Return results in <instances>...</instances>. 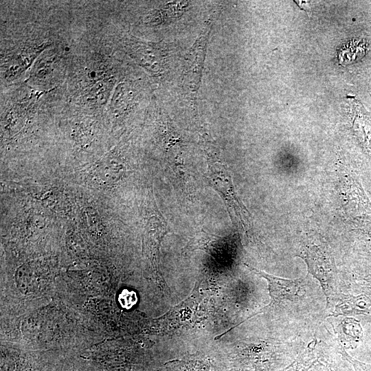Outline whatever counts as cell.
<instances>
[{
	"label": "cell",
	"instance_id": "6da1fadb",
	"mask_svg": "<svg viewBox=\"0 0 371 371\" xmlns=\"http://www.w3.org/2000/svg\"><path fill=\"white\" fill-rule=\"evenodd\" d=\"M299 256L306 264L308 273L319 280L330 302L337 297V273L335 260L323 243H308L302 247Z\"/></svg>",
	"mask_w": 371,
	"mask_h": 371
},
{
	"label": "cell",
	"instance_id": "7a4b0ae2",
	"mask_svg": "<svg viewBox=\"0 0 371 371\" xmlns=\"http://www.w3.org/2000/svg\"><path fill=\"white\" fill-rule=\"evenodd\" d=\"M245 266L251 271L267 280L268 282L271 300L270 302L260 311L251 315L240 324L243 323L258 314L265 313L276 306L280 305L285 302L295 301L302 295L305 284V278H300L295 280L285 279L273 276L249 265H245ZM240 324L234 326L236 327ZM234 326L232 328H234Z\"/></svg>",
	"mask_w": 371,
	"mask_h": 371
},
{
	"label": "cell",
	"instance_id": "3957f363",
	"mask_svg": "<svg viewBox=\"0 0 371 371\" xmlns=\"http://www.w3.org/2000/svg\"><path fill=\"white\" fill-rule=\"evenodd\" d=\"M344 184V194L355 201L352 203L344 198L345 212L357 227L371 240V204L360 184L352 176H346Z\"/></svg>",
	"mask_w": 371,
	"mask_h": 371
},
{
	"label": "cell",
	"instance_id": "277c9868",
	"mask_svg": "<svg viewBox=\"0 0 371 371\" xmlns=\"http://www.w3.org/2000/svg\"><path fill=\"white\" fill-rule=\"evenodd\" d=\"M341 304L337 307L341 309V313L359 315L368 313L371 307V298L366 295L358 296L342 295Z\"/></svg>",
	"mask_w": 371,
	"mask_h": 371
},
{
	"label": "cell",
	"instance_id": "5b68a950",
	"mask_svg": "<svg viewBox=\"0 0 371 371\" xmlns=\"http://www.w3.org/2000/svg\"><path fill=\"white\" fill-rule=\"evenodd\" d=\"M320 357L315 346H308L293 362L278 371H309Z\"/></svg>",
	"mask_w": 371,
	"mask_h": 371
},
{
	"label": "cell",
	"instance_id": "8992f818",
	"mask_svg": "<svg viewBox=\"0 0 371 371\" xmlns=\"http://www.w3.org/2000/svg\"><path fill=\"white\" fill-rule=\"evenodd\" d=\"M354 128L358 138L365 147L371 152V121L363 113L357 112Z\"/></svg>",
	"mask_w": 371,
	"mask_h": 371
},
{
	"label": "cell",
	"instance_id": "52a82bcc",
	"mask_svg": "<svg viewBox=\"0 0 371 371\" xmlns=\"http://www.w3.org/2000/svg\"><path fill=\"white\" fill-rule=\"evenodd\" d=\"M170 371H209V366L203 361L189 359L169 363Z\"/></svg>",
	"mask_w": 371,
	"mask_h": 371
},
{
	"label": "cell",
	"instance_id": "ba28073f",
	"mask_svg": "<svg viewBox=\"0 0 371 371\" xmlns=\"http://www.w3.org/2000/svg\"><path fill=\"white\" fill-rule=\"evenodd\" d=\"M337 352L344 359L349 363L353 371H371V364L356 359L349 355L341 346L338 347Z\"/></svg>",
	"mask_w": 371,
	"mask_h": 371
},
{
	"label": "cell",
	"instance_id": "9c48e42d",
	"mask_svg": "<svg viewBox=\"0 0 371 371\" xmlns=\"http://www.w3.org/2000/svg\"><path fill=\"white\" fill-rule=\"evenodd\" d=\"M309 371H343L340 365L329 359L319 357Z\"/></svg>",
	"mask_w": 371,
	"mask_h": 371
},
{
	"label": "cell",
	"instance_id": "30bf717a",
	"mask_svg": "<svg viewBox=\"0 0 371 371\" xmlns=\"http://www.w3.org/2000/svg\"><path fill=\"white\" fill-rule=\"evenodd\" d=\"M119 304L124 308H130L137 302L136 293L133 291L123 290L118 296Z\"/></svg>",
	"mask_w": 371,
	"mask_h": 371
},
{
	"label": "cell",
	"instance_id": "8fae6325",
	"mask_svg": "<svg viewBox=\"0 0 371 371\" xmlns=\"http://www.w3.org/2000/svg\"><path fill=\"white\" fill-rule=\"evenodd\" d=\"M366 281L368 284L370 289L371 290V278L366 279Z\"/></svg>",
	"mask_w": 371,
	"mask_h": 371
}]
</instances>
